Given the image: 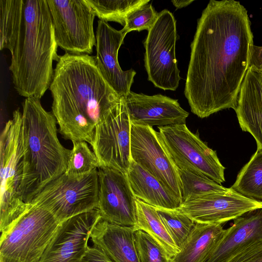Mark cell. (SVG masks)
<instances>
[{
	"label": "cell",
	"instance_id": "33",
	"mask_svg": "<svg viewBox=\"0 0 262 262\" xmlns=\"http://www.w3.org/2000/svg\"><path fill=\"white\" fill-rule=\"evenodd\" d=\"M81 262H115L102 248L94 245L88 246Z\"/></svg>",
	"mask_w": 262,
	"mask_h": 262
},
{
	"label": "cell",
	"instance_id": "22",
	"mask_svg": "<svg viewBox=\"0 0 262 262\" xmlns=\"http://www.w3.org/2000/svg\"><path fill=\"white\" fill-rule=\"evenodd\" d=\"M226 229L220 224L196 223L170 262H206Z\"/></svg>",
	"mask_w": 262,
	"mask_h": 262
},
{
	"label": "cell",
	"instance_id": "28",
	"mask_svg": "<svg viewBox=\"0 0 262 262\" xmlns=\"http://www.w3.org/2000/svg\"><path fill=\"white\" fill-rule=\"evenodd\" d=\"M65 174L70 177H80L99 167L98 159L85 141H73Z\"/></svg>",
	"mask_w": 262,
	"mask_h": 262
},
{
	"label": "cell",
	"instance_id": "9",
	"mask_svg": "<svg viewBox=\"0 0 262 262\" xmlns=\"http://www.w3.org/2000/svg\"><path fill=\"white\" fill-rule=\"evenodd\" d=\"M159 138L178 168L206 176L221 184L225 168L216 152L191 132L186 124L159 127Z\"/></svg>",
	"mask_w": 262,
	"mask_h": 262
},
{
	"label": "cell",
	"instance_id": "30",
	"mask_svg": "<svg viewBox=\"0 0 262 262\" xmlns=\"http://www.w3.org/2000/svg\"><path fill=\"white\" fill-rule=\"evenodd\" d=\"M135 245L140 262H170L162 248L147 233L135 232Z\"/></svg>",
	"mask_w": 262,
	"mask_h": 262
},
{
	"label": "cell",
	"instance_id": "5",
	"mask_svg": "<svg viewBox=\"0 0 262 262\" xmlns=\"http://www.w3.org/2000/svg\"><path fill=\"white\" fill-rule=\"evenodd\" d=\"M1 159V237L14 226L31 205L24 202L21 185L24 173V147L22 138V113L14 111L12 118L2 132Z\"/></svg>",
	"mask_w": 262,
	"mask_h": 262
},
{
	"label": "cell",
	"instance_id": "14",
	"mask_svg": "<svg viewBox=\"0 0 262 262\" xmlns=\"http://www.w3.org/2000/svg\"><path fill=\"white\" fill-rule=\"evenodd\" d=\"M98 210L101 218L108 223L124 226L136 224V196L127 173L99 167Z\"/></svg>",
	"mask_w": 262,
	"mask_h": 262
},
{
	"label": "cell",
	"instance_id": "1",
	"mask_svg": "<svg viewBox=\"0 0 262 262\" xmlns=\"http://www.w3.org/2000/svg\"><path fill=\"white\" fill-rule=\"evenodd\" d=\"M246 8L234 0H211L191 43L184 95L201 118L235 108L253 46Z\"/></svg>",
	"mask_w": 262,
	"mask_h": 262
},
{
	"label": "cell",
	"instance_id": "10",
	"mask_svg": "<svg viewBox=\"0 0 262 262\" xmlns=\"http://www.w3.org/2000/svg\"><path fill=\"white\" fill-rule=\"evenodd\" d=\"M58 47L66 53L90 54L96 45L95 15L85 0H47Z\"/></svg>",
	"mask_w": 262,
	"mask_h": 262
},
{
	"label": "cell",
	"instance_id": "7",
	"mask_svg": "<svg viewBox=\"0 0 262 262\" xmlns=\"http://www.w3.org/2000/svg\"><path fill=\"white\" fill-rule=\"evenodd\" d=\"M98 169L77 178L65 173L49 183L32 200L31 205L51 213L59 222L97 209Z\"/></svg>",
	"mask_w": 262,
	"mask_h": 262
},
{
	"label": "cell",
	"instance_id": "26",
	"mask_svg": "<svg viewBox=\"0 0 262 262\" xmlns=\"http://www.w3.org/2000/svg\"><path fill=\"white\" fill-rule=\"evenodd\" d=\"M99 20L115 21L124 27L126 17L133 10L149 0H85Z\"/></svg>",
	"mask_w": 262,
	"mask_h": 262
},
{
	"label": "cell",
	"instance_id": "4",
	"mask_svg": "<svg viewBox=\"0 0 262 262\" xmlns=\"http://www.w3.org/2000/svg\"><path fill=\"white\" fill-rule=\"evenodd\" d=\"M56 119L46 111L40 100L26 98L23 103L22 138L24 173L22 198L30 204L50 182L64 173L71 152L60 143Z\"/></svg>",
	"mask_w": 262,
	"mask_h": 262
},
{
	"label": "cell",
	"instance_id": "11",
	"mask_svg": "<svg viewBox=\"0 0 262 262\" xmlns=\"http://www.w3.org/2000/svg\"><path fill=\"white\" fill-rule=\"evenodd\" d=\"M131 126L124 97L95 128L91 145L99 167L127 173L132 161Z\"/></svg>",
	"mask_w": 262,
	"mask_h": 262
},
{
	"label": "cell",
	"instance_id": "27",
	"mask_svg": "<svg viewBox=\"0 0 262 262\" xmlns=\"http://www.w3.org/2000/svg\"><path fill=\"white\" fill-rule=\"evenodd\" d=\"M178 169L182 187V203L229 189L205 175Z\"/></svg>",
	"mask_w": 262,
	"mask_h": 262
},
{
	"label": "cell",
	"instance_id": "2",
	"mask_svg": "<svg viewBox=\"0 0 262 262\" xmlns=\"http://www.w3.org/2000/svg\"><path fill=\"white\" fill-rule=\"evenodd\" d=\"M49 89L52 113L66 139L91 144L95 128L125 97L104 79L95 56H59Z\"/></svg>",
	"mask_w": 262,
	"mask_h": 262
},
{
	"label": "cell",
	"instance_id": "29",
	"mask_svg": "<svg viewBox=\"0 0 262 262\" xmlns=\"http://www.w3.org/2000/svg\"><path fill=\"white\" fill-rule=\"evenodd\" d=\"M156 209L171 238L180 250L195 223L178 209Z\"/></svg>",
	"mask_w": 262,
	"mask_h": 262
},
{
	"label": "cell",
	"instance_id": "19",
	"mask_svg": "<svg viewBox=\"0 0 262 262\" xmlns=\"http://www.w3.org/2000/svg\"><path fill=\"white\" fill-rule=\"evenodd\" d=\"M236 112L239 126L255 139L262 150V75L250 67L241 85Z\"/></svg>",
	"mask_w": 262,
	"mask_h": 262
},
{
	"label": "cell",
	"instance_id": "17",
	"mask_svg": "<svg viewBox=\"0 0 262 262\" xmlns=\"http://www.w3.org/2000/svg\"><path fill=\"white\" fill-rule=\"evenodd\" d=\"M125 100L133 124L159 127L185 124L189 115L177 99L161 94L149 96L130 91Z\"/></svg>",
	"mask_w": 262,
	"mask_h": 262
},
{
	"label": "cell",
	"instance_id": "21",
	"mask_svg": "<svg viewBox=\"0 0 262 262\" xmlns=\"http://www.w3.org/2000/svg\"><path fill=\"white\" fill-rule=\"evenodd\" d=\"M136 198L156 208L176 209L182 202L158 179L132 160L127 173Z\"/></svg>",
	"mask_w": 262,
	"mask_h": 262
},
{
	"label": "cell",
	"instance_id": "36",
	"mask_svg": "<svg viewBox=\"0 0 262 262\" xmlns=\"http://www.w3.org/2000/svg\"><path fill=\"white\" fill-rule=\"evenodd\" d=\"M259 72L260 73V74H261V75H262V71H260V72Z\"/></svg>",
	"mask_w": 262,
	"mask_h": 262
},
{
	"label": "cell",
	"instance_id": "16",
	"mask_svg": "<svg viewBox=\"0 0 262 262\" xmlns=\"http://www.w3.org/2000/svg\"><path fill=\"white\" fill-rule=\"evenodd\" d=\"M121 30H117L107 22L99 20L96 32L95 56L101 75L119 95L126 97L130 92L136 72L133 69L123 71L118 60V51L125 36Z\"/></svg>",
	"mask_w": 262,
	"mask_h": 262
},
{
	"label": "cell",
	"instance_id": "13",
	"mask_svg": "<svg viewBox=\"0 0 262 262\" xmlns=\"http://www.w3.org/2000/svg\"><path fill=\"white\" fill-rule=\"evenodd\" d=\"M196 223L222 225L262 209V201L246 197L231 188L182 202L177 208Z\"/></svg>",
	"mask_w": 262,
	"mask_h": 262
},
{
	"label": "cell",
	"instance_id": "15",
	"mask_svg": "<svg viewBox=\"0 0 262 262\" xmlns=\"http://www.w3.org/2000/svg\"><path fill=\"white\" fill-rule=\"evenodd\" d=\"M101 218L95 209L60 223L39 262H81L92 230Z\"/></svg>",
	"mask_w": 262,
	"mask_h": 262
},
{
	"label": "cell",
	"instance_id": "31",
	"mask_svg": "<svg viewBox=\"0 0 262 262\" xmlns=\"http://www.w3.org/2000/svg\"><path fill=\"white\" fill-rule=\"evenodd\" d=\"M146 4L131 11L126 16L125 26L121 30L126 35L132 31H148L156 21L159 13L151 4Z\"/></svg>",
	"mask_w": 262,
	"mask_h": 262
},
{
	"label": "cell",
	"instance_id": "20",
	"mask_svg": "<svg viewBox=\"0 0 262 262\" xmlns=\"http://www.w3.org/2000/svg\"><path fill=\"white\" fill-rule=\"evenodd\" d=\"M134 226L108 223L101 218L90 238L115 262H140L135 245Z\"/></svg>",
	"mask_w": 262,
	"mask_h": 262
},
{
	"label": "cell",
	"instance_id": "25",
	"mask_svg": "<svg viewBox=\"0 0 262 262\" xmlns=\"http://www.w3.org/2000/svg\"><path fill=\"white\" fill-rule=\"evenodd\" d=\"M231 188L246 197L262 200V150H256Z\"/></svg>",
	"mask_w": 262,
	"mask_h": 262
},
{
	"label": "cell",
	"instance_id": "12",
	"mask_svg": "<svg viewBox=\"0 0 262 262\" xmlns=\"http://www.w3.org/2000/svg\"><path fill=\"white\" fill-rule=\"evenodd\" d=\"M132 124V123H131ZM132 160L158 179L182 202V187L177 167L152 127L132 124Z\"/></svg>",
	"mask_w": 262,
	"mask_h": 262
},
{
	"label": "cell",
	"instance_id": "3",
	"mask_svg": "<svg viewBox=\"0 0 262 262\" xmlns=\"http://www.w3.org/2000/svg\"><path fill=\"white\" fill-rule=\"evenodd\" d=\"M57 47L47 0H24L21 28L9 68L19 95L40 99L49 89L53 61L59 58Z\"/></svg>",
	"mask_w": 262,
	"mask_h": 262
},
{
	"label": "cell",
	"instance_id": "8",
	"mask_svg": "<svg viewBox=\"0 0 262 262\" xmlns=\"http://www.w3.org/2000/svg\"><path fill=\"white\" fill-rule=\"evenodd\" d=\"M178 38L175 18L164 9L159 13L143 42L148 80L164 91H176L181 79L176 56Z\"/></svg>",
	"mask_w": 262,
	"mask_h": 262
},
{
	"label": "cell",
	"instance_id": "18",
	"mask_svg": "<svg viewBox=\"0 0 262 262\" xmlns=\"http://www.w3.org/2000/svg\"><path fill=\"white\" fill-rule=\"evenodd\" d=\"M261 243L262 209H258L234 220L206 262H229L246 249Z\"/></svg>",
	"mask_w": 262,
	"mask_h": 262
},
{
	"label": "cell",
	"instance_id": "32",
	"mask_svg": "<svg viewBox=\"0 0 262 262\" xmlns=\"http://www.w3.org/2000/svg\"><path fill=\"white\" fill-rule=\"evenodd\" d=\"M229 262H262V243L246 249Z\"/></svg>",
	"mask_w": 262,
	"mask_h": 262
},
{
	"label": "cell",
	"instance_id": "6",
	"mask_svg": "<svg viewBox=\"0 0 262 262\" xmlns=\"http://www.w3.org/2000/svg\"><path fill=\"white\" fill-rule=\"evenodd\" d=\"M60 222L31 205L12 229L0 238V262H39Z\"/></svg>",
	"mask_w": 262,
	"mask_h": 262
},
{
	"label": "cell",
	"instance_id": "24",
	"mask_svg": "<svg viewBox=\"0 0 262 262\" xmlns=\"http://www.w3.org/2000/svg\"><path fill=\"white\" fill-rule=\"evenodd\" d=\"M24 0H0V48L12 53L20 30Z\"/></svg>",
	"mask_w": 262,
	"mask_h": 262
},
{
	"label": "cell",
	"instance_id": "23",
	"mask_svg": "<svg viewBox=\"0 0 262 262\" xmlns=\"http://www.w3.org/2000/svg\"><path fill=\"white\" fill-rule=\"evenodd\" d=\"M136 206L135 231L141 230L147 233L162 248L170 258L177 254L180 250L171 238L156 208L137 198Z\"/></svg>",
	"mask_w": 262,
	"mask_h": 262
},
{
	"label": "cell",
	"instance_id": "34",
	"mask_svg": "<svg viewBox=\"0 0 262 262\" xmlns=\"http://www.w3.org/2000/svg\"><path fill=\"white\" fill-rule=\"evenodd\" d=\"M250 67L258 72L262 71V46H257L254 45L252 46Z\"/></svg>",
	"mask_w": 262,
	"mask_h": 262
},
{
	"label": "cell",
	"instance_id": "35",
	"mask_svg": "<svg viewBox=\"0 0 262 262\" xmlns=\"http://www.w3.org/2000/svg\"><path fill=\"white\" fill-rule=\"evenodd\" d=\"M194 0H172L171 3L177 9H181L188 6Z\"/></svg>",
	"mask_w": 262,
	"mask_h": 262
}]
</instances>
